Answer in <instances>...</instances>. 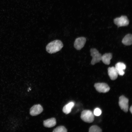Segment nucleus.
Instances as JSON below:
<instances>
[{
  "label": "nucleus",
  "mask_w": 132,
  "mask_h": 132,
  "mask_svg": "<svg viewBox=\"0 0 132 132\" xmlns=\"http://www.w3.org/2000/svg\"><path fill=\"white\" fill-rule=\"evenodd\" d=\"M43 109V107L39 104L34 105L30 108V113L32 116L37 115L42 112Z\"/></svg>",
  "instance_id": "6e6552de"
},
{
  "label": "nucleus",
  "mask_w": 132,
  "mask_h": 132,
  "mask_svg": "<svg viewBox=\"0 0 132 132\" xmlns=\"http://www.w3.org/2000/svg\"><path fill=\"white\" fill-rule=\"evenodd\" d=\"M108 70L109 76L111 80H114L117 78L118 74L115 67L112 66L109 67Z\"/></svg>",
  "instance_id": "9d476101"
},
{
  "label": "nucleus",
  "mask_w": 132,
  "mask_h": 132,
  "mask_svg": "<svg viewBox=\"0 0 132 132\" xmlns=\"http://www.w3.org/2000/svg\"><path fill=\"white\" fill-rule=\"evenodd\" d=\"M75 104L74 102L71 101L66 104L63 107L62 111L64 113L66 114L69 113L71 111Z\"/></svg>",
  "instance_id": "ddd939ff"
},
{
  "label": "nucleus",
  "mask_w": 132,
  "mask_h": 132,
  "mask_svg": "<svg viewBox=\"0 0 132 132\" xmlns=\"http://www.w3.org/2000/svg\"><path fill=\"white\" fill-rule=\"evenodd\" d=\"M91 55L92 57L91 64L94 65L100 62L101 60L102 55L95 48H91L90 50Z\"/></svg>",
  "instance_id": "7ed1b4c3"
},
{
  "label": "nucleus",
  "mask_w": 132,
  "mask_h": 132,
  "mask_svg": "<svg viewBox=\"0 0 132 132\" xmlns=\"http://www.w3.org/2000/svg\"><path fill=\"white\" fill-rule=\"evenodd\" d=\"M55 119L52 118L44 121V126L46 127L51 128L55 126L56 124Z\"/></svg>",
  "instance_id": "9b49d317"
},
{
  "label": "nucleus",
  "mask_w": 132,
  "mask_h": 132,
  "mask_svg": "<svg viewBox=\"0 0 132 132\" xmlns=\"http://www.w3.org/2000/svg\"><path fill=\"white\" fill-rule=\"evenodd\" d=\"M129 100L123 95L120 96L119 98V104L121 109L124 112H127L128 109Z\"/></svg>",
  "instance_id": "20e7f679"
},
{
  "label": "nucleus",
  "mask_w": 132,
  "mask_h": 132,
  "mask_svg": "<svg viewBox=\"0 0 132 132\" xmlns=\"http://www.w3.org/2000/svg\"><path fill=\"white\" fill-rule=\"evenodd\" d=\"M122 43L126 45H130L132 44V35L131 34H128L126 35L123 38Z\"/></svg>",
  "instance_id": "4468645a"
},
{
  "label": "nucleus",
  "mask_w": 132,
  "mask_h": 132,
  "mask_svg": "<svg viewBox=\"0 0 132 132\" xmlns=\"http://www.w3.org/2000/svg\"><path fill=\"white\" fill-rule=\"evenodd\" d=\"M67 130L66 128L64 126H60L57 127L54 129L53 132H66Z\"/></svg>",
  "instance_id": "dca6fc26"
},
{
  "label": "nucleus",
  "mask_w": 132,
  "mask_h": 132,
  "mask_svg": "<svg viewBox=\"0 0 132 132\" xmlns=\"http://www.w3.org/2000/svg\"><path fill=\"white\" fill-rule=\"evenodd\" d=\"M112 57V55L111 53H105L102 55L101 60L104 64L109 65L110 63V60Z\"/></svg>",
  "instance_id": "f8f14e48"
},
{
  "label": "nucleus",
  "mask_w": 132,
  "mask_h": 132,
  "mask_svg": "<svg viewBox=\"0 0 132 132\" xmlns=\"http://www.w3.org/2000/svg\"><path fill=\"white\" fill-rule=\"evenodd\" d=\"M80 117L84 122L88 123L92 122L94 120V115L92 112L89 110H84L81 112Z\"/></svg>",
  "instance_id": "f03ea898"
},
{
  "label": "nucleus",
  "mask_w": 132,
  "mask_h": 132,
  "mask_svg": "<svg viewBox=\"0 0 132 132\" xmlns=\"http://www.w3.org/2000/svg\"><path fill=\"white\" fill-rule=\"evenodd\" d=\"M89 132H102L101 129L99 126L96 125L92 126L89 128Z\"/></svg>",
  "instance_id": "2eb2a0df"
},
{
  "label": "nucleus",
  "mask_w": 132,
  "mask_h": 132,
  "mask_svg": "<svg viewBox=\"0 0 132 132\" xmlns=\"http://www.w3.org/2000/svg\"><path fill=\"white\" fill-rule=\"evenodd\" d=\"M62 42L59 40H55L48 43L46 47V50L48 53H55L61 50L63 47Z\"/></svg>",
  "instance_id": "f257e3e1"
},
{
  "label": "nucleus",
  "mask_w": 132,
  "mask_h": 132,
  "mask_svg": "<svg viewBox=\"0 0 132 132\" xmlns=\"http://www.w3.org/2000/svg\"><path fill=\"white\" fill-rule=\"evenodd\" d=\"M130 110L131 113H132V106H131L130 109Z\"/></svg>",
  "instance_id": "a211bd4d"
},
{
  "label": "nucleus",
  "mask_w": 132,
  "mask_h": 132,
  "mask_svg": "<svg viewBox=\"0 0 132 132\" xmlns=\"http://www.w3.org/2000/svg\"><path fill=\"white\" fill-rule=\"evenodd\" d=\"M115 67L118 75L122 76L124 74V70L126 68V66L124 64L119 62L116 64Z\"/></svg>",
  "instance_id": "1a4fd4ad"
},
{
  "label": "nucleus",
  "mask_w": 132,
  "mask_h": 132,
  "mask_svg": "<svg viewBox=\"0 0 132 132\" xmlns=\"http://www.w3.org/2000/svg\"><path fill=\"white\" fill-rule=\"evenodd\" d=\"M94 87L99 92L105 93L108 92L110 88L108 85L104 83H98L95 84Z\"/></svg>",
  "instance_id": "423d86ee"
},
{
  "label": "nucleus",
  "mask_w": 132,
  "mask_h": 132,
  "mask_svg": "<svg viewBox=\"0 0 132 132\" xmlns=\"http://www.w3.org/2000/svg\"><path fill=\"white\" fill-rule=\"evenodd\" d=\"M114 22L115 24L118 27L126 26L129 23V21L127 17L124 15L115 18L114 20Z\"/></svg>",
  "instance_id": "39448f33"
},
{
  "label": "nucleus",
  "mask_w": 132,
  "mask_h": 132,
  "mask_svg": "<svg viewBox=\"0 0 132 132\" xmlns=\"http://www.w3.org/2000/svg\"><path fill=\"white\" fill-rule=\"evenodd\" d=\"M86 42V39L84 37L77 38L75 41L74 47L77 50H80L84 47Z\"/></svg>",
  "instance_id": "0eeeda50"
},
{
  "label": "nucleus",
  "mask_w": 132,
  "mask_h": 132,
  "mask_svg": "<svg viewBox=\"0 0 132 132\" xmlns=\"http://www.w3.org/2000/svg\"><path fill=\"white\" fill-rule=\"evenodd\" d=\"M101 113V110L99 108H97L95 109L94 111V114L96 116L100 115Z\"/></svg>",
  "instance_id": "f3484780"
}]
</instances>
